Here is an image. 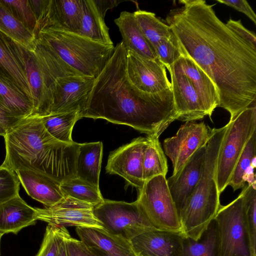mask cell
Returning a JSON list of instances; mask_svg holds the SVG:
<instances>
[{
    "instance_id": "obj_35",
    "label": "cell",
    "mask_w": 256,
    "mask_h": 256,
    "mask_svg": "<svg viewBox=\"0 0 256 256\" xmlns=\"http://www.w3.org/2000/svg\"><path fill=\"white\" fill-rule=\"evenodd\" d=\"M60 188L64 196L72 197L94 206L100 204L104 200L100 188L76 177L61 182Z\"/></svg>"
},
{
    "instance_id": "obj_49",
    "label": "cell",
    "mask_w": 256,
    "mask_h": 256,
    "mask_svg": "<svg viewBox=\"0 0 256 256\" xmlns=\"http://www.w3.org/2000/svg\"><path fill=\"white\" fill-rule=\"evenodd\" d=\"M136 256H144L143 254L140 252H135Z\"/></svg>"
},
{
    "instance_id": "obj_9",
    "label": "cell",
    "mask_w": 256,
    "mask_h": 256,
    "mask_svg": "<svg viewBox=\"0 0 256 256\" xmlns=\"http://www.w3.org/2000/svg\"><path fill=\"white\" fill-rule=\"evenodd\" d=\"M214 219L218 228L220 256H251L242 194L228 204L220 205Z\"/></svg>"
},
{
    "instance_id": "obj_48",
    "label": "cell",
    "mask_w": 256,
    "mask_h": 256,
    "mask_svg": "<svg viewBox=\"0 0 256 256\" xmlns=\"http://www.w3.org/2000/svg\"><path fill=\"white\" fill-rule=\"evenodd\" d=\"M6 134V130L0 125V136H4Z\"/></svg>"
},
{
    "instance_id": "obj_10",
    "label": "cell",
    "mask_w": 256,
    "mask_h": 256,
    "mask_svg": "<svg viewBox=\"0 0 256 256\" xmlns=\"http://www.w3.org/2000/svg\"><path fill=\"white\" fill-rule=\"evenodd\" d=\"M94 208L87 202L66 196L51 206L35 208L36 220L51 226L105 230L102 223L96 216Z\"/></svg>"
},
{
    "instance_id": "obj_4",
    "label": "cell",
    "mask_w": 256,
    "mask_h": 256,
    "mask_svg": "<svg viewBox=\"0 0 256 256\" xmlns=\"http://www.w3.org/2000/svg\"><path fill=\"white\" fill-rule=\"evenodd\" d=\"M227 125L214 128L206 144L204 165L200 178L180 214L182 234L198 240L215 218L220 205L216 182L219 150Z\"/></svg>"
},
{
    "instance_id": "obj_1",
    "label": "cell",
    "mask_w": 256,
    "mask_h": 256,
    "mask_svg": "<svg viewBox=\"0 0 256 256\" xmlns=\"http://www.w3.org/2000/svg\"><path fill=\"white\" fill-rule=\"evenodd\" d=\"M166 20L182 54L193 60L216 87L218 106L234 120L256 106V47L239 37L204 0H182Z\"/></svg>"
},
{
    "instance_id": "obj_18",
    "label": "cell",
    "mask_w": 256,
    "mask_h": 256,
    "mask_svg": "<svg viewBox=\"0 0 256 256\" xmlns=\"http://www.w3.org/2000/svg\"><path fill=\"white\" fill-rule=\"evenodd\" d=\"M82 0H49L47 11L38 22L40 30L52 28L78 34L80 28Z\"/></svg>"
},
{
    "instance_id": "obj_16",
    "label": "cell",
    "mask_w": 256,
    "mask_h": 256,
    "mask_svg": "<svg viewBox=\"0 0 256 256\" xmlns=\"http://www.w3.org/2000/svg\"><path fill=\"white\" fill-rule=\"evenodd\" d=\"M30 90L33 110L30 116H44L50 114V102L42 66L34 52L17 42Z\"/></svg>"
},
{
    "instance_id": "obj_47",
    "label": "cell",
    "mask_w": 256,
    "mask_h": 256,
    "mask_svg": "<svg viewBox=\"0 0 256 256\" xmlns=\"http://www.w3.org/2000/svg\"><path fill=\"white\" fill-rule=\"evenodd\" d=\"M87 246L92 256H110L98 248L92 246Z\"/></svg>"
},
{
    "instance_id": "obj_50",
    "label": "cell",
    "mask_w": 256,
    "mask_h": 256,
    "mask_svg": "<svg viewBox=\"0 0 256 256\" xmlns=\"http://www.w3.org/2000/svg\"><path fill=\"white\" fill-rule=\"evenodd\" d=\"M2 235L0 234V240H1V238H2Z\"/></svg>"
},
{
    "instance_id": "obj_24",
    "label": "cell",
    "mask_w": 256,
    "mask_h": 256,
    "mask_svg": "<svg viewBox=\"0 0 256 256\" xmlns=\"http://www.w3.org/2000/svg\"><path fill=\"white\" fill-rule=\"evenodd\" d=\"M80 240L98 248L110 256H136L130 240L106 230L76 227Z\"/></svg>"
},
{
    "instance_id": "obj_28",
    "label": "cell",
    "mask_w": 256,
    "mask_h": 256,
    "mask_svg": "<svg viewBox=\"0 0 256 256\" xmlns=\"http://www.w3.org/2000/svg\"><path fill=\"white\" fill-rule=\"evenodd\" d=\"M0 106L14 115L24 118L33 110L30 99L11 80L0 75Z\"/></svg>"
},
{
    "instance_id": "obj_20",
    "label": "cell",
    "mask_w": 256,
    "mask_h": 256,
    "mask_svg": "<svg viewBox=\"0 0 256 256\" xmlns=\"http://www.w3.org/2000/svg\"><path fill=\"white\" fill-rule=\"evenodd\" d=\"M184 235L155 230L141 234L130 240L135 252L144 256H181Z\"/></svg>"
},
{
    "instance_id": "obj_31",
    "label": "cell",
    "mask_w": 256,
    "mask_h": 256,
    "mask_svg": "<svg viewBox=\"0 0 256 256\" xmlns=\"http://www.w3.org/2000/svg\"><path fill=\"white\" fill-rule=\"evenodd\" d=\"M0 31L28 50H34V33L15 18L0 1Z\"/></svg>"
},
{
    "instance_id": "obj_40",
    "label": "cell",
    "mask_w": 256,
    "mask_h": 256,
    "mask_svg": "<svg viewBox=\"0 0 256 256\" xmlns=\"http://www.w3.org/2000/svg\"><path fill=\"white\" fill-rule=\"evenodd\" d=\"M66 229L64 226L48 225L36 256H57L60 242Z\"/></svg>"
},
{
    "instance_id": "obj_30",
    "label": "cell",
    "mask_w": 256,
    "mask_h": 256,
    "mask_svg": "<svg viewBox=\"0 0 256 256\" xmlns=\"http://www.w3.org/2000/svg\"><path fill=\"white\" fill-rule=\"evenodd\" d=\"M256 131L246 142L232 174L228 186L234 190L242 188L248 184L256 182L254 168H256Z\"/></svg>"
},
{
    "instance_id": "obj_17",
    "label": "cell",
    "mask_w": 256,
    "mask_h": 256,
    "mask_svg": "<svg viewBox=\"0 0 256 256\" xmlns=\"http://www.w3.org/2000/svg\"><path fill=\"white\" fill-rule=\"evenodd\" d=\"M170 74L171 88L178 116L177 120L192 122L208 116L198 92L188 78L172 72Z\"/></svg>"
},
{
    "instance_id": "obj_34",
    "label": "cell",
    "mask_w": 256,
    "mask_h": 256,
    "mask_svg": "<svg viewBox=\"0 0 256 256\" xmlns=\"http://www.w3.org/2000/svg\"><path fill=\"white\" fill-rule=\"evenodd\" d=\"M133 13L141 31L154 49L160 40L172 34L170 26L156 18L154 13L140 10Z\"/></svg>"
},
{
    "instance_id": "obj_41",
    "label": "cell",
    "mask_w": 256,
    "mask_h": 256,
    "mask_svg": "<svg viewBox=\"0 0 256 256\" xmlns=\"http://www.w3.org/2000/svg\"><path fill=\"white\" fill-rule=\"evenodd\" d=\"M239 37L248 43L256 47V36L255 34L245 28L241 20L230 19L226 24Z\"/></svg>"
},
{
    "instance_id": "obj_2",
    "label": "cell",
    "mask_w": 256,
    "mask_h": 256,
    "mask_svg": "<svg viewBox=\"0 0 256 256\" xmlns=\"http://www.w3.org/2000/svg\"><path fill=\"white\" fill-rule=\"evenodd\" d=\"M126 50L118 43L95 78L80 118L104 119L159 138L178 116L171 88L156 93L139 90L126 73Z\"/></svg>"
},
{
    "instance_id": "obj_22",
    "label": "cell",
    "mask_w": 256,
    "mask_h": 256,
    "mask_svg": "<svg viewBox=\"0 0 256 256\" xmlns=\"http://www.w3.org/2000/svg\"><path fill=\"white\" fill-rule=\"evenodd\" d=\"M0 75L13 81L32 102L17 42L0 31Z\"/></svg>"
},
{
    "instance_id": "obj_37",
    "label": "cell",
    "mask_w": 256,
    "mask_h": 256,
    "mask_svg": "<svg viewBox=\"0 0 256 256\" xmlns=\"http://www.w3.org/2000/svg\"><path fill=\"white\" fill-rule=\"evenodd\" d=\"M0 1L15 18L32 32L35 36L38 21L28 0H0Z\"/></svg>"
},
{
    "instance_id": "obj_21",
    "label": "cell",
    "mask_w": 256,
    "mask_h": 256,
    "mask_svg": "<svg viewBox=\"0 0 256 256\" xmlns=\"http://www.w3.org/2000/svg\"><path fill=\"white\" fill-rule=\"evenodd\" d=\"M15 172L28 195L45 207L55 204L64 198L60 183L48 176L28 170H18Z\"/></svg>"
},
{
    "instance_id": "obj_19",
    "label": "cell",
    "mask_w": 256,
    "mask_h": 256,
    "mask_svg": "<svg viewBox=\"0 0 256 256\" xmlns=\"http://www.w3.org/2000/svg\"><path fill=\"white\" fill-rule=\"evenodd\" d=\"M185 75L198 92L211 119L214 109L218 107V96L214 82L207 74L188 56L182 54L169 72Z\"/></svg>"
},
{
    "instance_id": "obj_43",
    "label": "cell",
    "mask_w": 256,
    "mask_h": 256,
    "mask_svg": "<svg viewBox=\"0 0 256 256\" xmlns=\"http://www.w3.org/2000/svg\"><path fill=\"white\" fill-rule=\"evenodd\" d=\"M216 1L244 13L256 24V15L246 0H216Z\"/></svg>"
},
{
    "instance_id": "obj_46",
    "label": "cell",
    "mask_w": 256,
    "mask_h": 256,
    "mask_svg": "<svg viewBox=\"0 0 256 256\" xmlns=\"http://www.w3.org/2000/svg\"><path fill=\"white\" fill-rule=\"evenodd\" d=\"M68 234L66 230L60 242L57 256H69L66 242V238Z\"/></svg>"
},
{
    "instance_id": "obj_32",
    "label": "cell",
    "mask_w": 256,
    "mask_h": 256,
    "mask_svg": "<svg viewBox=\"0 0 256 256\" xmlns=\"http://www.w3.org/2000/svg\"><path fill=\"white\" fill-rule=\"evenodd\" d=\"M146 138L148 144L142 162L143 178L144 182L157 176H166L168 170L166 158L158 138L147 136Z\"/></svg>"
},
{
    "instance_id": "obj_45",
    "label": "cell",
    "mask_w": 256,
    "mask_h": 256,
    "mask_svg": "<svg viewBox=\"0 0 256 256\" xmlns=\"http://www.w3.org/2000/svg\"><path fill=\"white\" fill-rule=\"evenodd\" d=\"M94 2L100 14L104 18L106 12L116 7L121 0H94Z\"/></svg>"
},
{
    "instance_id": "obj_12",
    "label": "cell",
    "mask_w": 256,
    "mask_h": 256,
    "mask_svg": "<svg viewBox=\"0 0 256 256\" xmlns=\"http://www.w3.org/2000/svg\"><path fill=\"white\" fill-rule=\"evenodd\" d=\"M147 144L146 138L140 136L110 152L106 172L122 177L126 181V186L130 185L140 190L145 182L142 162Z\"/></svg>"
},
{
    "instance_id": "obj_6",
    "label": "cell",
    "mask_w": 256,
    "mask_h": 256,
    "mask_svg": "<svg viewBox=\"0 0 256 256\" xmlns=\"http://www.w3.org/2000/svg\"><path fill=\"white\" fill-rule=\"evenodd\" d=\"M226 125L216 164V182L220 194L228 186L234 169L246 142L256 131V106L246 108Z\"/></svg>"
},
{
    "instance_id": "obj_39",
    "label": "cell",
    "mask_w": 256,
    "mask_h": 256,
    "mask_svg": "<svg viewBox=\"0 0 256 256\" xmlns=\"http://www.w3.org/2000/svg\"><path fill=\"white\" fill-rule=\"evenodd\" d=\"M20 181L16 173L0 166V205L19 194Z\"/></svg>"
},
{
    "instance_id": "obj_27",
    "label": "cell",
    "mask_w": 256,
    "mask_h": 256,
    "mask_svg": "<svg viewBox=\"0 0 256 256\" xmlns=\"http://www.w3.org/2000/svg\"><path fill=\"white\" fill-rule=\"evenodd\" d=\"M82 5L80 28L77 34L97 42L114 44L104 18L100 14L94 0H82Z\"/></svg>"
},
{
    "instance_id": "obj_25",
    "label": "cell",
    "mask_w": 256,
    "mask_h": 256,
    "mask_svg": "<svg viewBox=\"0 0 256 256\" xmlns=\"http://www.w3.org/2000/svg\"><path fill=\"white\" fill-rule=\"evenodd\" d=\"M114 22L119 29L126 51L144 58L158 60L154 48L141 31L133 12H122Z\"/></svg>"
},
{
    "instance_id": "obj_44",
    "label": "cell",
    "mask_w": 256,
    "mask_h": 256,
    "mask_svg": "<svg viewBox=\"0 0 256 256\" xmlns=\"http://www.w3.org/2000/svg\"><path fill=\"white\" fill-rule=\"evenodd\" d=\"M24 118L16 116L0 106V125L9 132Z\"/></svg>"
},
{
    "instance_id": "obj_14",
    "label": "cell",
    "mask_w": 256,
    "mask_h": 256,
    "mask_svg": "<svg viewBox=\"0 0 256 256\" xmlns=\"http://www.w3.org/2000/svg\"><path fill=\"white\" fill-rule=\"evenodd\" d=\"M126 69L130 82L141 91L153 94L171 88L166 68L158 60L126 51Z\"/></svg>"
},
{
    "instance_id": "obj_42",
    "label": "cell",
    "mask_w": 256,
    "mask_h": 256,
    "mask_svg": "<svg viewBox=\"0 0 256 256\" xmlns=\"http://www.w3.org/2000/svg\"><path fill=\"white\" fill-rule=\"evenodd\" d=\"M66 242L69 256H92L82 241L71 237L70 234L66 238Z\"/></svg>"
},
{
    "instance_id": "obj_33",
    "label": "cell",
    "mask_w": 256,
    "mask_h": 256,
    "mask_svg": "<svg viewBox=\"0 0 256 256\" xmlns=\"http://www.w3.org/2000/svg\"><path fill=\"white\" fill-rule=\"evenodd\" d=\"M41 118L44 128L54 138L68 144L74 142L72 134L76 122L80 119V112L50 114Z\"/></svg>"
},
{
    "instance_id": "obj_23",
    "label": "cell",
    "mask_w": 256,
    "mask_h": 256,
    "mask_svg": "<svg viewBox=\"0 0 256 256\" xmlns=\"http://www.w3.org/2000/svg\"><path fill=\"white\" fill-rule=\"evenodd\" d=\"M36 210L19 194L0 205V234H17L22 228L36 224Z\"/></svg>"
},
{
    "instance_id": "obj_7",
    "label": "cell",
    "mask_w": 256,
    "mask_h": 256,
    "mask_svg": "<svg viewBox=\"0 0 256 256\" xmlns=\"http://www.w3.org/2000/svg\"><path fill=\"white\" fill-rule=\"evenodd\" d=\"M136 200L156 228L182 233L180 218L166 176L159 175L146 181Z\"/></svg>"
},
{
    "instance_id": "obj_5",
    "label": "cell",
    "mask_w": 256,
    "mask_h": 256,
    "mask_svg": "<svg viewBox=\"0 0 256 256\" xmlns=\"http://www.w3.org/2000/svg\"><path fill=\"white\" fill-rule=\"evenodd\" d=\"M36 38L79 74L95 78L114 49V44H100L75 33L52 28L40 30Z\"/></svg>"
},
{
    "instance_id": "obj_15",
    "label": "cell",
    "mask_w": 256,
    "mask_h": 256,
    "mask_svg": "<svg viewBox=\"0 0 256 256\" xmlns=\"http://www.w3.org/2000/svg\"><path fill=\"white\" fill-rule=\"evenodd\" d=\"M206 145L198 150L175 174L166 180L179 216L185 207L203 171Z\"/></svg>"
},
{
    "instance_id": "obj_11",
    "label": "cell",
    "mask_w": 256,
    "mask_h": 256,
    "mask_svg": "<svg viewBox=\"0 0 256 256\" xmlns=\"http://www.w3.org/2000/svg\"><path fill=\"white\" fill-rule=\"evenodd\" d=\"M212 130L204 122H187L175 136L164 140L165 154L172 164V174H176L198 150L206 145Z\"/></svg>"
},
{
    "instance_id": "obj_3",
    "label": "cell",
    "mask_w": 256,
    "mask_h": 256,
    "mask_svg": "<svg viewBox=\"0 0 256 256\" xmlns=\"http://www.w3.org/2000/svg\"><path fill=\"white\" fill-rule=\"evenodd\" d=\"M4 138L6 154L2 166L14 172H37L60 183L76 177L80 144L66 143L54 138L44 128L41 117L24 118Z\"/></svg>"
},
{
    "instance_id": "obj_38",
    "label": "cell",
    "mask_w": 256,
    "mask_h": 256,
    "mask_svg": "<svg viewBox=\"0 0 256 256\" xmlns=\"http://www.w3.org/2000/svg\"><path fill=\"white\" fill-rule=\"evenodd\" d=\"M154 51L158 60L168 72L174 62L182 55L181 50L173 33L170 37L160 40L155 46Z\"/></svg>"
},
{
    "instance_id": "obj_36",
    "label": "cell",
    "mask_w": 256,
    "mask_h": 256,
    "mask_svg": "<svg viewBox=\"0 0 256 256\" xmlns=\"http://www.w3.org/2000/svg\"><path fill=\"white\" fill-rule=\"evenodd\" d=\"M256 183L246 184L241 192L243 198L244 218L249 239L251 256H256Z\"/></svg>"
},
{
    "instance_id": "obj_8",
    "label": "cell",
    "mask_w": 256,
    "mask_h": 256,
    "mask_svg": "<svg viewBox=\"0 0 256 256\" xmlns=\"http://www.w3.org/2000/svg\"><path fill=\"white\" fill-rule=\"evenodd\" d=\"M94 212L106 230L129 240L144 232L157 230L137 200L128 202L104 199L94 206Z\"/></svg>"
},
{
    "instance_id": "obj_26",
    "label": "cell",
    "mask_w": 256,
    "mask_h": 256,
    "mask_svg": "<svg viewBox=\"0 0 256 256\" xmlns=\"http://www.w3.org/2000/svg\"><path fill=\"white\" fill-rule=\"evenodd\" d=\"M102 142L80 144L76 162V177L99 188Z\"/></svg>"
},
{
    "instance_id": "obj_13",
    "label": "cell",
    "mask_w": 256,
    "mask_h": 256,
    "mask_svg": "<svg viewBox=\"0 0 256 256\" xmlns=\"http://www.w3.org/2000/svg\"><path fill=\"white\" fill-rule=\"evenodd\" d=\"M95 78L78 75L60 78L50 92V114L78 111L85 108Z\"/></svg>"
},
{
    "instance_id": "obj_29",
    "label": "cell",
    "mask_w": 256,
    "mask_h": 256,
    "mask_svg": "<svg viewBox=\"0 0 256 256\" xmlns=\"http://www.w3.org/2000/svg\"><path fill=\"white\" fill-rule=\"evenodd\" d=\"M181 256H220L218 232L215 219L198 240L184 236Z\"/></svg>"
}]
</instances>
